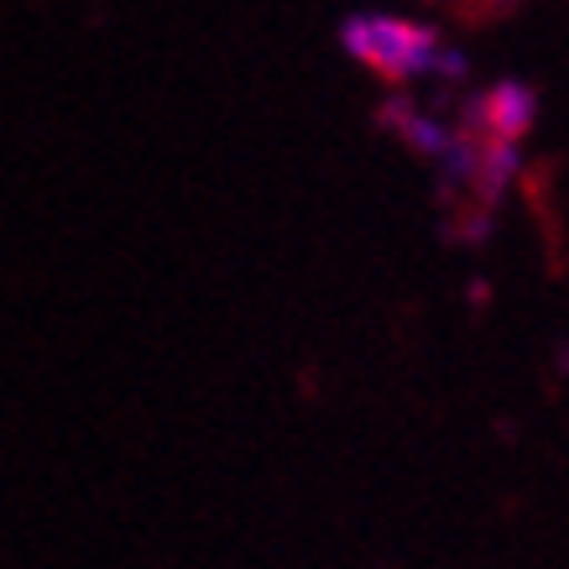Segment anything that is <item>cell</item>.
<instances>
[{
	"mask_svg": "<svg viewBox=\"0 0 569 569\" xmlns=\"http://www.w3.org/2000/svg\"><path fill=\"white\" fill-rule=\"evenodd\" d=\"M340 48L361 63L366 73H377L381 84H413V79H429L445 58V37L429 21L413 17H381V11H361L340 27Z\"/></svg>",
	"mask_w": 569,
	"mask_h": 569,
	"instance_id": "cell-1",
	"label": "cell"
},
{
	"mask_svg": "<svg viewBox=\"0 0 569 569\" xmlns=\"http://www.w3.org/2000/svg\"><path fill=\"white\" fill-rule=\"evenodd\" d=\"M460 131L476 141H501V147H522L538 126V89L528 79H497L486 84L476 100L460 110Z\"/></svg>",
	"mask_w": 569,
	"mask_h": 569,
	"instance_id": "cell-2",
	"label": "cell"
},
{
	"mask_svg": "<svg viewBox=\"0 0 569 569\" xmlns=\"http://www.w3.org/2000/svg\"><path fill=\"white\" fill-rule=\"evenodd\" d=\"M377 121H381V131H392L408 152H418V157H433V162H445V152H449V141H455V126H445L439 116H429V110H418L413 100H387L377 110Z\"/></svg>",
	"mask_w": 569,
	"mask_h": 569,
	"instance_id": "cell-3",
	"label": "cell"
}]
</instances>
